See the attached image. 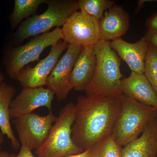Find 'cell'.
Masks as SVG:
<instances>
[{
  "mask_svg": "<svg viewBox=\"0 0 157 157\" xmlns=\"http://www.w3.org/2000/svg\"><path fill=\"white\" fill-rule=\"evenodd\" d=\"M81 48L79 45H69L47 79V88L54 93L59 101L66 99L73 89L71 74Z\"/></svg>",
  "mask_w": 157,
  "mask_h": 157,
  "instance_id": "obj_9",
  "label": "cell"
},
{
  "mask_svg": "<svg viewBox=\"0 0 157 157\" xmlns=\"http://www.w3.org/2000/svg\"><path fill=\"white\" fill-rule=\"evenodd\" d=\"M144 75L157 96V48L149 44Z\"/></svg>",
  "mask_w": 157,
  "mask_h": 157,
  "instance_id": "obj_21",
  "label": "cell"
},
{
  "mask_svg": "<svg viewBox=\"0 0 157 157\" xmlns=\"http://www.w3.org/2000/svg\"><path fill=\"white\" fill-rule=\"evenodd\" d=\"M122 93L128 98L157 109V96L144 74L132 72L121 82Z\"/></svg>",
  "mask_w": 157,
  "mask_h": 157,
  "instance_id": "obj_13",
  "label": "cell"
},
{
  "mask_svg": "<svg viewBox=\"0 0 157 157\" xmlns=\"http://www.w3.org/2000/svg\"><path fill=\"white\" fill-rule=\"evenodd\" d=\"M61 29L63 40L69 45L94 46L101 40L99 21L83 11L73 13Z\"/></svg>",
  "mask_w": 157,
  "mask_h": 157,
  "instance_id": "obj_8",
  "label": "cell"
},
{
  "mask_svg": "<svg viewBox=\"0 0 157 157\" xmlns=\"http://www.w3.org/2000/svg\"><path fill=\"white\" fill-rule=\"evenodd\" d=\"M75 109L76 105L72 102L62 108L45 142L36 150L38 157H67L83 151L72 138Z\"/></svg>",
  "mask_w": 157,
  "mask_h": 157,
  "instance_id": "obj_4",
  "label": "cell"
},
{
  "mask_svg": "<svg viewBox=\"0 0 157 157\" xmlns=\"http://www.w3.org/2000/svg\"><path fill=\"white\" fill-rule=\"evenodd\" d=\"M145 24L148 28V30L157 32V13L149 17L147 20Z\"/></svg>",
  "mask_w": 157,
  "mask_h": 157,
  "instance_id": "obj_24",
  "label": "cell"
},
{
  "mask_svg": "<svg viewBox=\"0 0 157 157\" xmlns=\"http://www.w3.org/2000/svg\"><path fill=\"white\" fill-rule=\"evenodd\" d=\"M63 39L61 29L56 28L51 32L36 36L25 45L8 48L4 59L7 73L12 79H17L20 72L26 65L39 61L45 48L53 46Z\"/></svg>",
  "mask_w": 157,
  "mask_h": 157,
  "instance_id": "obj_6",
  "label": "cell"
},
{
  "mask_svg": "<svg viewBox=\"0 0 157 157\" xmlns=\"http://www.w3.org/2000/svg\"><path fill=\"white\" fill-rule=\"evenodd\" d=\"M149 43L144 37L138 42L129 43L121 38L110 42V45L128 65L132 72L144 74Z\"/></svg>",
  "mask_w": 157,
  "mask_h": 157,
  "instance_id": "obj_12",
  "label": "cell"
},
{
  "mask_svg": "<svg viewBox=\"0 0 157 157\" xmlns=\"http://www.w3.org/2000/svg\"><path fill=\"white\" fill-rule=\"evenodd\" d=\"M32 150L24 146H21L20 150L18 154H9L7 157H35L33 155Z\"/></svg>",
  "mask_w": 157,
  "mask_h": 157,
  "instance_id": "obj_22",
  "label": "cell"
},
{
  "mask_svg": "<svg viewBox=\"0 0 157 157\" xmlns=\"http://www.w3.org/2000/svg\"><path fill=\"white\" fill-rule=\"evenodd\" d=\"M121 109L111 136L120 146L124 147L138 138L151 120L157 117V109L120 95Z\"/></svg>",
  "mask_w": 157,
  "mask_h": 157,
  "instance_id": "obj_3",
  "label": "cell"
},
{
  "mask_svg": "<svg viewBox=\"0 0 157 157\" xmlns=\"http://www.w3.org/2000/svg\"><path fill=\"white\" fill-rule=\"evenodd\" d=\"M2 133H0V151H1V146L4 141V137Z\"/></svg>",
  "mask_w": 157,
  "mask_h": 157,
  "instance_id": "obj_27",
  "label": "cell"
},
{
  "mask_svg": "<svg viewBox=\"0 0 157 157\" xmlns=\"http://www.w3.org/2000/svg\"><path fill=\"white\" fill-rule=\"evenodd\" d=\"M157 155V117L153 119L140 137L123 147L122 157H155Z\"/></svg>",
  "mask_w": 157,
  "mask_h": 157,
  "instance_id": "obj_16",
  "label": "cell"
},
{
  "mask_svg": "<svg viewBox=\"0 0 157 157\" xmlns=\"http://www.w3.org/2000/svg\"><path fill=\"white\" fill-rule=\"evenodd\" d=\"M48 7L44 13L29 17L20 25L13 36L19 43L30 37L48 33L52 29L64 25L69 17L78 9L74 0H47Z\"/></svg>",
  "mask_w": 157,
  "mask_h": 157,
  "instance_id": "obj_5",
  "label": "cell"
},
{
  "mask_svg": "<svg viewBox=\"0 0 157 157\" xmlns=\"http://www.w3.org/2000/svg\"><path fill=\"white\" fill-rule=\"evenodd\" d=\"M9 154V153L6 151H0V157H7Z\"/></svg>",
  "mask_w": 157,
  "mask_h": 157,
  "instance_id": "obj_26",
  "label": "cell"
},
{
  "mask_svg": "<svg viewBox=\"0 0 157 157\" xmlns=\"http://www.w3.org/2000/svg\"><path fill=\"white\" fill-rule=\"evenodd\" d=\"M97 63L91 80L86 88V96L95 98L118 97L122 94L121 59L110 42L100 40L94 46Z\"/></svg>",
  "mask_w": 157,
  "mask_h": 157,
  "instance_id": "obj_2",
  "label": "cell"
},
{
  "mask_svg": "<svg viewBox=\"0 0 157 157\" xmlns=\"http://www.w3.org/2000/svg\"><path fill=\"white\" fill-rule=\"evenodd\" d=\"M155 157H157V155H156V156H155Z\"/></svg>",
  "mask_w": 157,
  "mask_h": 157,
  "instance_id": "obj_29",
  "label": "cell"
},
{
  "mask_svg": "<svg viewBox=\"0 0 157 157\" xmlns=\"http://www.w3.org/2000/svg\"><path fill=\"white\" fill-rule=\"evenodd\" d=\"M96 63L94 46L82 47L71 74V82L73 89L78 91H85L94 76Z\"/></svg>",
  "mask_w": 157,
  "mask_h": 157,
  "instance_id": "obj_15",
  "label": "cell"
},
{
  "mask_svg": "<svg viewBox=\"0 0 157 157\" xmlns=\"http://www.w3.org/2000/svg\"><path fill=\"white\" fill-rule=\"evenodd\" d=\"M101 39L108 42L121 38L130 27L128 13L123 7L115 4L99 21Z\"/></svg>",
  "mask_w": 157,
  "mask_h": 157,
  "instance_id": "obj_14",
  "label": "cell"
},
{
  "mask_svg": "<svg viewBox=\"0 0 157 157\" xmlns=\"http://www.w3.org/2000/svg\"><path fill=\"white\" fill-rule=\"evenodd\" d=\"M67 157H90V149H88L83 151L81 153L69 156Z\"/></svg>",
  "mask_w": 157,
  "mask_h": 157,
  "instance_id": "obj_25",
  "label": "cell"
},
{
  "mask_svg": "<svg viewBox=\"0 0 157 157\" xmlns=\"http://www.w3.org/2000/svg\"><path fill=\"white\" fill-rule=\"evenodd\" d=\"M54 93L43 87L25 88L11 103L10 117L17 118L33 113L35 109L45 107L52 110Z\"/></svg>",
  "mask_w": 157,
  "mask_h": 157,
  "instance_id": "obj_11",
  "label": "cell"
},
{
  "mask_svg": "<svg viewBox=\"0 0 157 157\" xmlns=\"http://www.w3.org/2000/svg\"><path fill=\"white\" fill-rule=\"evenodd\" d=\"M56 119L51 110L45 116L33 112L13 119L21 145L31 150L39 148L48 137Z\"/></svg>",
  "mask_w": 157,
  "mask_h": 157,
  "instance_id": "obj_7",
  "label": "cell"
},
{
  "mask_svg": "<svg viewBox=\"0 0 157 157\" xmlns=\"http://www.w3.org/2000/svg\"><path fill=\"white\" fill-rule=\"evenodd\" d=\"M16 93L15 88L6 82L0 84V129L1 133L6 135L11 146L17 150L21 146L19 140L12 130L10 117V107Z\"/></svg>",
  "mask_w": 157,
  "mask_h": 157,
  "instance_id": "obj_17",
  "label": "cell"
},
{
  "mask_svg": "<svg viewBox=\"0 0 157 157\" xmlns=\"http://www.w3.org/2000/svg\"><path fill=\"white\" fill-rule=\"evenodd\" d=\"M78 9L100 21L104 17V11L115 4L111 0H78Z\"/></svg>",
  "mask_w": 157,
  "mask_h": 157,
  "instance_id": "obj_20",
  "label": "cell"
},
{
  "mask_svg": "<svg viewBox=\"0 0 157 157\" xmlns=\"http://www.w3.org/2000/svg\"><path fill=\"white\" fill-rule=\"evenodd\" d=\"M69 44L63 40L52 46L47 56L34 67L28 66L19 73L17 78L23 88L43 87L46 86L48 76L58 62L59 57Z\"/></svg>",
  "mask_w": 157,
  "mask_h": 157,
  "instance_id": "obj_10",
  "label": "cell"
},
{
  "mask_svg": "<svg viewBox=\"0 0 157 157\" xmlns=\"http://www.w3.org/2000/svg\"><path fill=\"white\" fill-rule=\"evenodd\" d=\"M149 44L157 48V32L148 30L144 36Z\"/></svg>",
  "mask_w": 157,
  "mask_h": 157,
  "instance_id": "obj_23",
  "label": "cell"
},
{
  "mask_svg": "<svg viewBox=\"0 0 157 157\" xmlns=\"http://www.w3.org/2000/svg\"><path fill=\"white\" fill-rule=\"evenodd\" d=\"M4 78H5V77H4V75L2 72H0V84L2 83L4 81Z\"/></svg>",
  "mask_w": 157,
  "mask_h": 157,
  "instance_id": "obj_28",
  "label": "cell"
},
{
  "mask_svg": "<svg viewBox=\"0 0 157 157\" xmlns=\"http://www.w3.org/2000/svg\"><path fill=\"white\" fill-rule=\"evenodd\" d=\"M122 148L111 135L100 140L90 149V157H122Z\"/></svg>",
  "mask_w": 157,
  "mask_h": 157,
  "instance_id": "obj_19",
  "label": "cell"
},
{
  "mask_svg": "<svg viewBox=\"0 0 157 157\" xmlns=\"http://www.w3.org/2000/svg\"><path fill=\"white\" fill-rule=\"evenodd\" d=\"M47 2V0H15L13 11L9 16L12 29L17 28L25 18L35 15L39 6Z\"/></svg>",
  "mask_w": 157,
  "mask_h": 157,
  "instance_id": "obj_18",
  "label": "cell"
},
{
  "mask_svg": "<svg viewBox=\"0 0 157 157\" xmlns=\"http://www.w3.org/2000/svg\"><path fill=\"white\" fill-rule=\"evenodd\" d=\"M119 96L78 97L72 128V139L76 146L85 151L111 136L120 111Z\"/></svg>",
  "mask_w": 157,
  "mask_h": 157,
  "instance_id": "obj_1",
  "label": "cell"
}]
</instances>
